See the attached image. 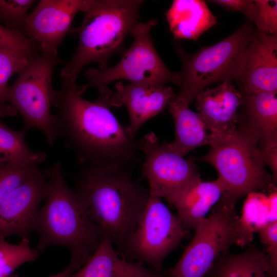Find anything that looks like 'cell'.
Returning a JSON list of instances; mask_svg holds the SVG:
<instances>
[{"label": "cell", "mask_w": 277, "mask_h": 277, "mask_svg": "<svg viewBox=\"0 0 277 277\" xmlns=\"http://www.w3.org/2000/svg\"><path fill=\"white\" fill-rule=\"evenodd\" d=\"M225 8L243 13L249 21L253 23L255 13L254 1L251 0H216L210 1Z\"/></svg>", "instance_id": "4dcf8cb0"}, {"label": "cell", "mask_w": 277, "mask_h": 277, "mask_svg": "<svg viewBox=\"0 0 277 277\" xmlns=\"http://www.w3.org/2000/svg\"><path fill=\"white\" fill-rule=\"evenodd\" d=\"M143 1L88 0L82 24L71 32L78 37L72 57L62 69L63 80L76 83L82 69L92 63L108 68L110 57L122 48L136 25Z\"/></svg>", "instance_id": "277c9868"}, {"label": "cell", "mask_w": 277, "mask_h": 277, "mask_svg": "<svg viewBox=\"0 0 277 277\" xmlns=\"http://www.w3.org/2000/svg\"><path fill=\"white\" fill-rule=\"evenodd\" d=\"M246 19L233 33L216 44L188 54L180 47L176 51L182 69L178 72L180 90L176 97L189 105L208 86L235 80L243 57L256 32Z\"/></svg>", "instance_id": "8992f818"}, {"label": "cell", "mask_w": 277, "mask_h": 277, "mask_svg": "<svg viewBox=\"0 0 277 277\" xmlns=\"http://www.w3.org/2000/svg\"><path fill=\"white\" fill-rule=\"evenodd\" d=\"M0 117H2V116H1V114H0Z\"/></svg>", "instance_id": "d6a6232c"}, {"label": "cell", "mask_w": 277, "mask_h": 277, "mask_svg": "<svg viewBox=\"0 0 277 277\" xmlns=\"http://www.w3.org/2000/svg\"><path fill=\"white\" fill-rule=\"evenodd\" d=\"M277 92L244 94L238 130L263 150L277 147Z\"/></svg>", "instance_id": "e0dca14e"}, {"label": "cell", "mask_w": 277, "mask_h": 277, "mask_svg": "<svg viewBox=\"0 0 277 277\" xmlns=\"http://www.w3.org/2000/svg\"><path fill=\"white\" fill-rule=\"evenodd\" d=\"M253 24L259 33L277 35V1L255 0Z\"/></svg>", "instance_id": "83f0119b"}, {"label": "cell", "mask_w": 277, "mask_h": 277, "mask_svg": "<svg viewBox=\"0 0 277 277\" xmlns=\"http://www.w3.org/2000/svg\"><path fill=\"white\" fill-rule=\"evenodd\" d=\"M260 240L266 246V254L272 269L277 272V221H270L260 227L256 230Z\"/></svg>", "instance_id": "f546056e"}, {"label": "cell", "mask_w": 277, "mask_h": 277, "mask_svg": "<svg viewBox=\"0 0 277 277\" xmlns=\"http://www.w3.org/2000/svg\"><path fill=\"white\" fill-rule=\"evenodd\" d=\"M176 94L170 86H153L120 81L115 86L110 97L111 106H125L128 112L130 124L126 127L135 137L140 127L149 119L161 112Z\"/></svg>", "instance_id": "2e32d148"}, {"label": "cell", "mask_w": 277, "mask_h": 277, "mask_svg": "<svg viewBox=\"0 0 277 277\" xmlns=\"http://www.w3.org/2000/svg\"><path fill=\"white\" fill-rule=\"evenodd\" d=\"M34 0H0V21L7 28L23 35L28 11Z\"/></svg>", "instance_id": "4316f807"}, {"label": "cell", "mask_w": 277, "mask_h": 277, "mask_svg": "<svg viewBox=\"0 0 277 277\" xmlns=\"http://www.w3.org/2000/svg\"><path fill=\"white\" fill-rule=\"evenodd\" d=\"M39 53L0 47V114L2 117L13 116L16 113L11 105H7L9 78L12 75L19 73Z\"/></svg>", "instance_id": "603a6c76"}, {"label": "cell", "mask_w": 277, "mask_h": 277, "mask_svg": "<svg viewBox=\"0 0 277 277\" xmlns=\"http://www.w3.org/2000/svg\"><path fill=\"white\" fill-rule=\"evenodd\" d=\"M234 81L244 94L277 92V35L256 31Z\"/></svg>", "instance_id": "5bb4252c"}, {"label": "cell", "mask_w": 277, "mask_h": 277, "mask_svg": "<svg viewBox=\"0 0 277 277\" xmlns=\"http://www.w3.org/2000/svg\"><path fill=\"white\" fill-rule=\"evenodd\" d=\"M46 178L39 168L13 190L0 206V239L29 238L39 204L46 196Z\"/></svg>", "instance_id": "7c38bea8"}, {"label": "cell", "mask_w": 277, "mask_h": 277, "mask_svg": "<svg viewBox=\"0 0 277 277\" xmlns=\"http://www.w3.org/2000/svg\"><path fill=\"white\" fill-rule=\"evenodd\" d=\"M70 277L160 276L143 264L120 257L111 239L105 235L87 262Z\"/></svg>", "instance_id": "d6986e66"}, {"label": "cell", "mask_w": 277, "mask_h": 277, "mask_svg": "<svg viewBox=\"0 0 277 277\" xmlns=\"http://www.w3.org/2000/svg\"><path fill=\"white\" fill-rule=\"evenodd\" d=\"M84 264L81 261L70 257L69 264L66 267L60 272L51 275L49 277H70L73 273L80 269ZM7 277H21L16 273H12Z\"/></svg>", "instance_id": "1f68e13d"}, {"label": "cell", "mask_w": 277, "mask_h": 277, "mask_svg": "<svg viewBox=\"0 0 277 277\" xmlns=\"http://www.w3.org/2000/svg\"><path fill=\"white\" fill-rule=\"evenodd\" d=\"M166 16L174 39L196 41L217 23L216 17L201 0H174Z\"/></svg>", "instance_id": "ffe728a7"}, {"label": "cell", "mask_w": 277, "mask_h": 277, "mask_svg": "<svg viewBox=\"0 0 277 277\" xmlns=\"http://www.w3.org/2000/svg\"><path fill=\"white\" fill-rule=\"evenodd\" d=\"M73 190L89 219L123 254L148 202L149 190L126 168L83 164Z\"/></svg>", "instance_id": "7a4b0ae2"}, {"label": "cell", "mask_w": 277, "mask_h": 277, "mask_svg": "<svg viewBox=\"0 0 277 277\" xmlns=\"http://www.w3.org/2000/svg\"><path fill=\"white\" fill-rule=\"evenodd\" d=\"M138 141L145 156L142 173L148 180L150 195L164 197L171 204L186 187L201 178L193 160L185 159L168 144L160 143L153 132Z\"/></svg>", "instance_id": "8fae6325"}, {"label": "cell", "mask_w": 277, "mask_h": 277, "mask_svg": "<svg viewBox=\"0 0 277 277\" xmlns=\"http://www.w3.org/2000/svg\"><path fill=\"white\" fill-rule=\"evenodd\" d=\"M205 277H277V272L267 255L251 245L240 253L223 252Z\"/></svg>", "instance_id": "44dd1931"}, {"label": "cell", "mask_w": 277, "mask_h": 277, "mask_svg": "<svg viewBox=\"0 0 277 277\" xmlns=\"http://www.w3.org/2000/svg\"><path fill=\"white\" fill-rule=\"evenodd\" d=\"M98 92L91 102L82 97L75 83L63 80L52 99L58 137L83 164L126 168L140 151L139 141L111 111L112 91L107 87Z\"/></svg>", "instance_id": "6da1fadb"}, {"label": "cell", "mask_w": 277, "mask_h": 277, "mask_svg": "<svg viewBox=\"0 0 277 277\" xmlns=\"http://www.w3.org/2000/svg\"><path fill=\"white\" fill-rule=\"evenodd\" d=\"M39 254L30 246L29 238L22 239L18 244L0 239V277L8 276L21 265L37 260Z\"/></svg>", "instance_id": "d4e9b609"}, {"label": "cell", "mask_w": 277, "mask_h": 277, "mask_svg": "<svg viewBox=\"0 0 277 277\" xmlns=\"http://www.w3.org/2000/svg\"><path fill=\"white\" fill-rule=\"evenodd\" d=\"M224 191V186L218 178L210 182H203L200 178L181 192L171 205L175 207L184 229L187 231L194 229L218 203Z\"/></svg>", "instance_id": "ac0fdd59"}, {"label": "cell", "mask_w": 277, "mask_h": 277, "mask_svg": "<svg viewBox=\"0 0 277 277\" xmlns=\"http://www.w3.org/2000/svg\"><path fill=\"white\" fill-rule=\"evenodd\" d=\"M209 146L208 152L198 160L215 168L224 186L215 206H234L251 193L275 191L276 183L266 170L256 144L247 135L237 130Z\"/></svg>", "instance_id": "5b68a950"}, {"label": "cell", "mask_w": 277, "mask_h": 277, "mask_svg": "<svg viewBox=\"0 0 277 277\" xmlns=\"http://www.w3.org/2000/svg\"><path fill=\"white\" fill-rule=\"evenodd\" d=\"M26 131L11 129L0 123V161H13L36 165L45 161L47 155L30 149L25 141Z\"/></svg>", "instance_id": "cb8c5ba5"}, {"label": "cell", "mask_w": 277, "mask_h": 277, "mask_svg": "<svg viewBox=\"0 0 277 277\" xmlns=\"http://www.w3.org/2000/svg\"><path fill=\"white\" fill-rule=\"evenodd\" d=\"M44 172L45 203L38 209L33 228L38 236L36 249L42 254L51 246L65 247L70 251L71 257L85 264L104 234L89 219L73 190L67 185L61 163L55 162Z\"/></svg>", "instance_id": "3957f363"}, {"label": "cell", "mask_w": 277, "mask_h": 277, "mask_svg": "<svg viewBox=\"0 0 277 277\" xmlns=\"http://www.w3.org/2000/svg\"><path fill=\"white\" fill-rule=\"evenodd\" d=\"M194 230L179 261L172 267L163 269L160 277H205L223 252L234 244H248L253 233L238 215L234 206H215Z\"/></svg>", "instance_id": "52a82bcc"}, {"label": "cell", "mask_w": 277, "mask_h": 277, "mask_svg": "<svg viewBox=\"0 0 277 277\" xmlns=\"http://www.w3.org/2000/svg\"><path fill=\"white\" fill-rule=\"evenodd\" d=\"M88 0H42L29 14L23 35L36 41L42 50H57L70 31L79 11H83Z\"/></svg>", "instance_id": "4fadbf2b"}, {"label": "cell", "mask_w": 277, "mask_h": 277, "mask_svg": "<svg viewBox=\"0 0 277 277\" xmlns=\"http://www.w3.org/2000/svg\"><path fill=\"white\" fill-rule=\"evenodd\" d=\"M63 62L57 50L41 49L7 91V103L22 115L23 129L41 131L51 147L59 137L55 116L50 111L54 91L52 75L56 66Z\"/></svg>", "instance_id": "ba28073f"}, {"label": "cell", "mask_w": 277, "mask_h": 277, "mask_svg": "<svg viewBox=\"0 0 277 277\" xmlns=\"http://www.w3.org/2000/svg\"><path fill=\"white\" fill-rule=\"evenodd\" d=\"M188 106L176 95L168 105L175 127V138L168 144L172 150L183 157L195 148L209 145L210 142L203 121Z\"/></svg>", "instance_id": "7402d4cb"}, {"label": "cell", "mask_w": 277, "mask_h": 277, "mask_svg": "<svg viewBox=\"0 0 277 277\" xmlns=\"http://www.w3.org/2000/svg\"><path fill=\"white\" fill-rule=\"evenodd\" d=\"M157 22L154 19L137 23L131 35L133 42L120 61L105 69H88L84 74L88 82L77 85L83 93L88 87L98 90L107 87L118 80H128L130 83L153 86H164L168 82L177 86L180 84L178 73L170 71L158 54L151 37V30Z\"/></svg>", "instance_id": "9c48e42d"}, {"label": "cell", "mask_w": 277, "mask_h": 277, "mask_svg": "<svg viewBox=\"0 0 277 277\" xmlns=\"http://www.w3.org/2000/svg\"><path fill=\"white\" fill-rule=\"evenodd\" d=\"M243 98V93L231 81L205 89L196 96L197 113L210 132V144L237 131L238 113Z\"/></svg>", "instance_id": "9a60e30c"}, {"label": "cell", "mask_w": 277, "mask_h": 277, "mask_svg": "<svg viewBox=\"0 0 277 277\" xmlns=\"http://www.w3.org/2000/svg\"><path fill=\"white\" fill-rule=\"evenodd\" d=\"M0 47H7L32 52H39L41 48L36 41L0 24Z\"/></svg>", "instance_id": "f1b7e54d"}, {"label": "cell", "mask_w": 277, "mask_h": 277, "mask_svg": "<svg viewBox=\"0 0 277 277\" xmlns=\"http://www.w3.org/2000/svg\"><path fill=\"white\" fill-rule=\"evenodd\" d=\"M38 169L36 165L13 161H0V206L13 190Z\"/></svg>", "instance_id": "484cf974"}, {"label": "cell", "mask_w": 277, "mask_h": 277, "mask_svg": "<svg viewBox=\"0 0 277 277\" xmlns=\"http://www.w3.org/2000/svg\"><path fill=\"white\" fill-rule=\"evenodd\" d=\"M187 233L178 216L170 211L161 198L149 195L127 240L123 257L146 263L159 274L163 269L164 260Z\"/></svg>", "instance_id": "30bf717a"}]
</instances>
